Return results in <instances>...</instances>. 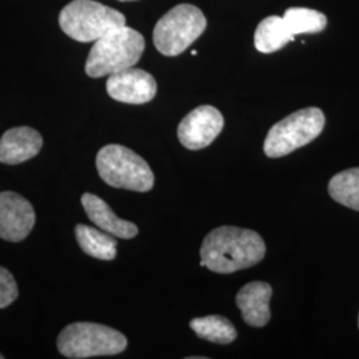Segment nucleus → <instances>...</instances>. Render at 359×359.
Instances as JSON below:
<instances>
[{
  "instance_id": "f257e3e1",
  "label": "nucleus",
  "mask_w": 359,
  "mask_h": 359,
  "mask_svg": "<svg viewBox=\"0 0 359 359\" xmlns=\"http://www.w3.org/2000/svg\"><path fill=\"white\" fill-rule=\"evenodd\" d=\"M265 253L266 246L257 231L219 226L204 238L200 265L215 273L229 274L255 266L262 261Z\"/></svg>"
},
{
  "instance_id": "f03ea898",
  "label": "nucleus",
  "mask_w": 359,
  "mask_h": 359,
  "mask_svg": "<svg viewBox=\"0 0 359 359\" xmlns=\"http://www.w3.org/2000/svg\"><path fill=\"white\" fill-rule=\"evenodd\" d=\"M145 50L140 32L130 27H120L93 41L86 63L90 77L111 76L137 65Z\"/></svg>"
},
{
  "instance_id": "7ed1b4c3",
  "label": "nucleus",
  "mask_w": 359,
  "mask_h": 359,
  "mask_svg": "<svg viewBox=\"0 0 359 359\" xmlns=\"http://www.w3.org/2000/svg\"><path fill=\"white\" fill-rule=\"evenodd\" d=\"M96 168L105 184L133 192H148L154 188V172L148 163L127 147L109 144L96 157Z\"/></svg>"
},
{
  "instance_id": "20e7f679",
  "label": "nucleus",
  "mask_w": 359,
  "mask_h": 359,
  "mask_svg": "<svg viewBox=\"0 0 359 359\" xmlns=\"http://www.w3.org/2000/svg\"><path fill=\"white\" fill-rule=\"evenodd\" d=\"M126 16L95 0H74L59 15L65 35L80 41H96L116 28L126 26Z\"/></svg>"
},
{
  "instance_id": "39448f33",
  "label": "nucleus",
  "mask_w": 359,
  "mask_h": 359,
  "mask_svg": "<svg viewBox=\"0 0 359 359\" xmlns=\"http://www.w3.org/2000/svg\"><path fill=\"white\" fill-rule=\"evenodd\" d=\"M128 345L124 334L100 323L68 325L57 338V348L67 358L83 359L123 353Z\"/></svg>"
},
{
  "instance_id": "423d86ee",
  "label": "nucleus",
  "mask_w": 359,
  "mask_h": 359,
  "mask_svg": "<svg viewBox=\"0 0 359 359\" xmlns=\"http://www.w3.org/2000/svg\"><path fill=\"white\" fill-rule=\"evenodd\" d=\"M206 18L193 4H179L168 11L154 27V43L164 56H177L203 35Z\"/></svg>"
},
{
  "instance_id": "0eeeda50",
  "label": "nucleus",
  "mask_w": 359,
  "mask_h": 359,
  "mask_svg": "<svg viewBox=\"0 0 359 359\" xmlns=\"http://www.w3.org/2000/svg\"><path fill=\"white\" fill-rule=\"evenodd\" d=\"M323 127L325 115L320 108L299 109L270 128L264 144V152L271 158L292 154L317 139Z\"/></svg>"
},
{
  "instance_id": "6e6552de",
  "label": "nucleus",
  "mask_w": 359,
  "mask_h": 359,
  "mask_svg": "<svg viewBox=\"0 0 359 359\" xmlns=\"http://www.w3.org/2000/svg\"><path fill=\"white\" fill-rule=\"evenodd\" d=\"M222 128L224 117L217 108L201 105L181 120L177 136L187 149L198 151L215 142Z\"/></svg>"
},
{
  "instance_id": "1a4fd4ad",
  "label": "nucleus",
  "mask_w": 359,
  "mask_h": 359,
  "mask_svg": "<svg viewBox=\"0 0 359 359\" xmlns=\"http://www.w3.org/2000/svg\"><path fill=\"white\" fill-rule=\"evenodd\" d=\"M35 210L23 196L0 193V238L10 243L26 240L35 225Z\"/></svg>"
},
{
  "instance_id": "9d476101",
  "label": "nucleus",
  "mask_w": 359,
  "mask_h": 359,
  "mask_svg": "<svg viewBox=\"0 0 359 359\" xmlns=\"http://www.w3.org/2000/svg\"><path fill=\"white\" fill-rule=\"evenodd\" d=\"M107 92L120 103H149L156 96L157 83L147 71L132 67L108 76Z\"/></svg>"
},
{
  "instance_id": "9b49d317",
  "label": "nucleus",
  "mask_w": 359,
  "mask_h": 359,
  "mask_svg": "<svg viewBox=\"0 0 359 359\" xmlns=\"http://www.w3.org/2000/svg\"><path fill=\"white\" fill-rule=\"evenodd\" d=\"M43 137L36 129L16 127L0 139V163L16 165L34 158L41 151Z\"/></svg>"
},
{
  "instance_id": "f8f14e48",
  "label": "nucleus",
  "mask_w": 359,
  "mask_h": 359,
  "mask_svg": "<svg viewBox=\"0 0 359 359\" xmlns=\"http://www.w3.org/2000/svg\"><path fill=\"white\" fill-rule=\"evenodd\" d=\"M271 293L269 283L262 281H255L241 287L236 297V304L248 325L262 327L269 322Z\"/></svg>"
},
{
  "instance_id": "ddd939ff",
  "label": "nucleus",
  "mask_w": 359,
  "mask_h": 359,
  "mask_svg": "<svg viewBox=\"0 0 359 359\" xmlns=\"http://www.w3.org/2000/svg\"><path fill=\"white\" fill-rule=\"evenodd\" d=\"M81 204L90 221L102 231L124 240H130L137 236L139 228L133 222L117 217L103 198L96 194L84 193Z\"/></svg>"
},
{
  "instance_id": "4468645a",
  "label": "nucleus",
  "mask_w": 359,
  "mask_h": 359,
  "mask_svg": "<svg viewBox=\"0 0 359 359\" xmlns=\"http://www.w3.org/2000/svg\"><path fill=\"white\" fill-rule=\"evenodd\" d=\"M295 35L289 23L280 16H269L264 19L255 34L257 51L271 53L283 48L287 43L294 40Z\"/></svg>"
},
{
  "instance_id": "2eb2a0df",
  "label": "nucleus",
  "mask_w": 359,
  "mask_h": 359,
  "mask_svg": "<svg viewBox=\"0 0 359 359\" xmlns=\"http://www.w3.org/2000/svg\"><path fill=\"white\" fill-rule=\"evenodd\" d=\"M75 234L81 250L88 256L103 261H112L117 255L115 236L102 231L100 228L96 229L88 225L79 224Z\"/></svg>"
},
{
  "instance_id": "dca6fc26",
  "label": "nucleus",
  "mask_w": 359,
  "mask_h": 359,
  "mask_svg": "<svg viewBox=\"0 0 359 359\" xmlns=\"http://www.w3.org/2000/svg\"><path fill=\"white\" fill-rule=\"evenodd\" d=\"M191 327L200 338L213 344L229 345L237 338V332L233 323L221 316L194 318L191 321Z\"/></svg>"
},
{
  "instance_id": "f3484780",
  "label": "nucleus",
  "mask_w": 359,
  "mask_h": 359,
  "mask_svg": "<svg viewBox=\"0 0 359 359\" xmlns=\"http://www.w3.org/2000/svg\"><path fill=\"white\" fill-rule=\"evenodd\" d=\"M329 193L338 204L359 212V168L337 173L329 182Z\"/></svg>"
},
{
  "instance_id": "a211bd4d",
  "label": "nucleus",
  "mask_w": 359,
  "mask_h": 359,
  "mask_svg": "<svg viewBox=\"0 0 359 359\" xmlns=\"http://www.w3.org/2000/svg\"><path fill=\"white\" fill-rule=\"evenodd\" d=\"M283 19L292 27L294 35L318 34L327 26V18L323 13L304 7L287 8Z\"/></svg>"
},
{
  "instance_id": "6ab92c4d",
  "label": "nucleus",
  "mask_w": 359,
  "mask_h": 359,
  "mask_svg": "<svg viewBox=\"0 0 359 359\" xmlns=\"http://www.w3.org/2000/svg\"><path fill=\"white\" fill-rule=\"evenodd\" d=\"M19 290L13 274L0 266V309L7 308L18 298Z\"/></svg>"
},
{
  "instance_id": "aec40b11",
  "label": "nucleus",
  "mask_w": 359,
  "mask_h": 359,
  "mask_svg": "<svg viewBox=\"0 0 359 359\" xmlns=\"http://www.w3.org/2000/svg\"><path fill=\"white\" fill-rule=\"evenodd\" d=\"M118 1H135V0H118Z\"/></svg>"
},
{
  "instance_id": "412c9836",
  "label": "nucleus",
  "mask_w": 359,
  "mask_h": 359,
  "mask_svg": "<svg viewBox=\"0 0 359 359\" xmlns=\"http://www.w3.org/2000/svg\"><path fill=\"white\" fill-rule=\"evenodd\" d=\"M4 358V357H3V355H1V354H0V359H3Z\"/></svg>"
},
{
  "instance_id": "4be33fe9",
  "label": "nucleus",
  "mask_w": 359,
  "mask_h": 359,
  "mask_svg": "<svg viewBox=\"0 0 359 359\" xmlns=\"http://www.w3.org/2000/svg\"><path fill=\"white\" fill-rule=\"evenodd\" d=\"M358 325H359V318H358Z\"/></svg>"
}]
</instances>
